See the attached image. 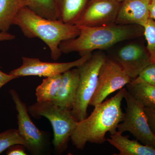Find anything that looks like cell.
<instances>
[{
    "label": "cell",
    "instance_id": "4",
    "mask_svg": "<svg viewBox=\"0 0 155 155\" xmlns=\"http://www.w3.org/2000/svg\"><path fill=\"white\" fill-rule=\"evenodd\" d=\"M28 110L33 117L44 116L49 120L54 131L53 143L55 149L58 152L65 151L78 122L72 110L61 107L52 102L38 101L29 106Z\"/></svg>",
    "mask_w": 155,
    "mask_h": 155
},
{
    "label": "cell",
    "instance_id": "21",
    "mask_svg": "<svg viewBox=\"0 0 155 155\" xmlns=\"http://www.w3.org/2000/svg\"><path fill=\"white\" fill-rule=\"evenodd\" d=\"M143 28V34L147 42V48L153 62L155 60V21L149 18Z\"/></svg>",
    "mask_w": 155,
    "mask_h": 155
},
{
    "label": "cell",
    "instance_id": "19",
    "mask_svg": "<svg viewBox=\"0 0 155 155\" xmlns=\"http://www.w3.org/2000/svg\"><path fill=\"white\" fill-rule=\"evenodd\" d=\"M28 8L46 19L58 20V15L52 0H25Z\"/></svg>",
    "mask_w": 155,
    "mask_h": 155
},
{
    "label": "cell",
    "instance_id": "1",
    "mask_svg": "<svg viewBox=\"0 0 155 155\" xmlns=\"http://www.w3.org/2000/svg\"><path fill=\"white\" fill-rule=\"evenodd\" d=\"M125 87L119 90L110 99L94 106L91 114L77 122L70 140L78 149L83 150L88 142L103 144L108 132L114 134L122 122L124 113L121 105Z\"/></svg>",
    "mask_w": 155,
    "mask_h": 155
},
{
    "label": "cell",
    "instance_id": "12",
    "mask_svg": "<svg viewBox=\"0 0 155 155\" xmlns=\"http://www.w3.org/2000/svg\"><path fill=\"white\" fill-rule=\"evenodd\" d=\"M150 0H124L120 4L116 24L144 27L149 19Z\"/></svg>",
    "mask_w": 155,
    "mask_h": 155
},
{
    "label": "cell",
    "instance_id": "18",
    "mask_svg": "<svg viewBox=\"0 0 155 155\" xmlns=\"http://www.w3.org/2000/svg\"><path fill=\"white\" fill-rule=\"evenodd\" d=\"M126 88L145 107L155 111V86L145 83H129Z\"/></svg>",
    "mask_w": 155,
    "mask_h": 155
},
{
    "label": "cell",
    "instance_id": "16",
    "mask_svg": "<svg viewBox=\"0 0 155 155\" xmlns=\"http://www.w3.org/2000/svg\"><path fill=\"white\" fill-rule=\"evenodd\" d=\"M27 6L25 0H0V31L8 32L18 12Z\"/></svg>",
    "mask_w": 155,
    "mask_h": 155
},
{
    "label": "cell",
    "instance_id": "24",
    "mask_svg": "<svg viewBox=\"0 0 155 155\" xmlns=\"http://www.w3.org/2000/svg\"><path fill=\"white\" fill-rule=\"evenodd\" d=\"M25 147L23 145L15 144L8 149L6 154L8 155H26Z\"/></svg>",
    "mask_w": 155,
    "mask_h": 155
},
{
    "label": "cell",
    "instance_id": "14",
    "mask_svg": "<svg viewBox=\"0 0 155 155\" xmlns=\"http://www.w3.org/2000/svg\"><path fill=\"white\" fill-rule=\"evenodd\" d=\"M107 140L119 150L117 155H155V149L141 144L137 140L129 139L117 130Z\"/></svg>",
    "mask_w": 155,
    "mask_h": 155
},
{
    "label": "cell",
    "instance_id": "7",
    "mask_svg": "<svg viewBox=\"0 0 155 155\" xmlns=\"http://www.w3.org/2000/svg\"><path fill=\"white\" fill-rule=\"evenodd\" d=\"M131 81L119 64L106 57L100 68L96 89L89 105L94 107L102 103L110 94L123 88Z\"/></svg>",
    "mask_w": 155,
    "mask_h": 155
},
{
    "label": "cell",
    "instance_id": "9",
    "mask_svg": "<svg viewBox=\"0 0 155 155\" xmlns=\"http://www.w3.org/2000/svg\"><path fill=\"white\" fill-rule=\"evenodd\" d=\"M92 53L81 57L78 60L67 63L43 62L38 58L22 57V64L9 74L17 78L23 76H38L48 77L62 74L70 69L78 67L91 57Z\"/></svg>",
    "mask_w": 155,
    "mask_h": 155
},
{
    "label": "cell",
    "instance_id": "10",
    "mask_svg": "<svg viewBox=\"0 0 155 155\" xmlns=\"http://www.w3.org/2000/svg\"><path fill=\"white\" fill-rule=\"evenodd\" d=\"M120 4L116 0H89L75 25L97 27L116 24Z\"/></svg>",
    "mask_w": 155,
    "mask_h": 155
},
{
    "label": "cell",
    "instance_id": "25",
    "mask_svg": "<svg viewBox=\"0 0 155 155\" xmlns=\"http://www.w3.org/2000/svg\"><path fill=\"white\" fill-rule=\"evenodd\" d=\"M16 78H17L16 76L10 74H6L0 70V89L8 82Z\"/></svg>",
    "mask_w": 155,
    "mask_h": 155
},
{
    "label": "cell",
    "instance_id": "22",
    "mask_svg": "<svg viewBox=\"0 0 155 155\" xmlns=\"http://www.w3.org/2000/svg\"><path fill=\"white\" fill-rule=\"evenodd\" d=\"M140 83L148 84L155 86V63L147 66L137 77L131 80L130 83L135 84Z\"/></svg>",
    "mask_w": 155,
    "mask_h": 155
},
{
    "label": "cell",
    "instance_id": "29",
    "mask_svg": "<svg viewBox=\"0 0 155 155\" xmlns=\"http://www.w3.org/2000/svg\"><path fill=\"white\" fill-rule=\"evenodd\" d=\"M153 62V63H155V60H154Z\"/></svg>",
    "mask_w": 155,
    "mask_h": 155
},
{
    "label": "cell",
    "instance_id": "2",
    "mask_svg": "<svg viewBox=\"0 0 155 155\" xmlns=\"http://www.w3.org/2000/svg\"><path fill=\"white\" fill-rule=\"evenodd\" d=\"M77 26L80 30L78 36L62 42L59 46L62 53L77 52L82 57L94 50L107 49L118 43L139 37L144 33L143 27L136 25Z\"/></svg>",
    "mask_w": 155,
    "mask_h": 155
},
{
    "label": "cell",
    "instance_id": "27",
    "mask_svg": "<svg viewBox=\"0 0 155 155\" xmlns=\"http://www.w3.org/2000/svg\"><path fill=\"white\" fill-rule=\"evenodd\" d=\"M149 18L155 21V0H150L149 6Z\"/></svg>",
    "mask_w": 155,
    "mask_h": 155
},
{
    "label": "cell",
    "instance_id": "13",
    "mask_svg": "<svg viewBox=\"0 0 155 155\" xmlns=\"http://www.w3.org/2000/svg\"><path fill=\"white\" fill-rule=\"evenodd\" d=\"M79 79L77 67L62 74L61 86L52 102L61 107L72 110L77 94Z\"/></svg>",
    "mask_w": 155,
    "mask_h": 155
},
{
    "label": "cell",
    "instance_id": "5",
    "mask_svg": "<svg viewBox=\"0 0 155 155\" xmlns=\"http://www.w3.org/2000/svg\"><path fill=\"white\" fill-rule=\"evenodd\" d=\"M106 57L101 52L92 54L89 59L77 67L79 83L72 113L78 122L87 116V107L96 89L99 72Z\"/></svg>",
    "mask_w": 155,
    "mask_h": 155
},
{
    "label": "cell",
    "instance_id": "26",
    "mask_svg": "<svg viewBox=\"0 0 155 155\" xmlns=\"http://www.w3.org/2000/svg\"><path fill=\"white\" fill-rule=\"evenodd\" d=\"M16 38L14 35L11 34L8 32L1 31L0 32V41H11L14 40Z\"/></svg>",
    "mask_w": 155,
    "mask_h": 155
},
{
    "label": "cell",
    "instance_id": "17",
    "mask_svg": "<svg viewBox=\"0 0 155 155\" xmlns=\"http://www.w3.org/2000/svg\"><path fill=\"white\" fill-rule=\"evenodd\" d=\"M62 74L46 77L36 89L37 101L40 102H52L57 96L62 82Z\"/></svg>",
    "mask_w": 155,
    "mask_h": 155
},
{
    "label": "cell",
    "instance_id": "23",
    "mask_svg": "<svg viewBox=\"0 0 155 155\" xmlns=\"http://www.w3.org/2000/svg\"><path fill=\"white\" fill-rule=\"evenodd\" d=\"M148 123L150 130L155 137V111L149 108L145 107Z\"/></svg>",
    "mask_w": 155,
    "mask_h": 155
},
{
    "label": "cell",
    "instance_id": "8",
    "mask_svg": "<svg viewBox=\"0 0 155 155\" xmlns=\"http://www.w3.org/2000/svg\"><path fill=\"white\" fill-rule=\"evenodd\" d=\"M10 93L18 113L17 130L19 135L26 143L25 148L33 154H39L45 145L44 134L34 124L28 114V108L21 101L16 91L12 89Z\"/></svg>",
    "mask_w": 155,
    "mask_h": 155
},
{
    "label": "cell",
    "instance_id": "20",
    "mask_svg": "<svg viewBox=\"0 0 155 155\" xmlns=\"http://www.w3.org/2000/svg\"><path fill=\"white\" fill-rule=\"evenodd\" d=\"M15 144L26 146V143L17 129H10L0 133V154Z\"/></svg>",
    "mask_w": 155,
    "mask_h": 155
},
{
    "label": "cell",
    "instance_id": "3",
    "mask_svg": "<svg viewBox=\"0 0 155 155\" xmlns=\"http://www.w3.org/2000/svg\"><path fill=\"white\" fill-rule=\"evenodd\" d=\"M13 25L18 26L26 37L37 38L42 41L49 48L51 58L54 61L58 60L62 55L59 48L61 43L75 38L80 33L77 25L44 18L27 7L19 11Z\"/></svg>",
    "mask_w": 155,
    "mask_h": 155
},
{
    "label": "cell",
    "instance_id": "11",
    "mask_svg": "<svg viewBox=\"0 0 155 155\" xmlns=\"http://www.w3.org/2000/svg\"><path fill=\"white\" fill-rule=\"evenodd\" d=\"M110 58L124 69L131 80L137 77L147 66L153 63L147 48L137 43L125 45Z\"/></svg>",
    "mask_w": 155,
    "mask_h": 155
},
{
    "label": "cell",
    "instance_id": "6",
    "mask_svg": "<svg viewBox=\"0 0 155 155\" xmlns=\"http://www.w3.org/2000/svg\"><path fill=\"white\" fill-rule=\"evenodd\" d=\"M124 98L126 103L125 112L117 131L122 134L128 131L142 144L155 149V137L148 123L144 106L126 88Z\"/></svg>",
    "mask_w": 155,
    "mask_h": 155
},
{
    "label": "cell",
    "instance_id": "28",
    "mask_svg": "<svg viewBox=\"0 0 155 155\" xmlns=\"http://www.w3.org/2000/svg\"><path fill=\"white\" fill-rule=\"evenodd\" d=\"M116 1H118V2H122V1H124V0H116Z\"/></svg>",
    "mask_w": 155,
    "mask_h": 155
},
{
    "label": "cell",
    "instance_id": "15",
    "mask_svg": "<svg viewBox=\"0 0 155 155\" xmlns=\"http://www.w3.org/2000/svg\"><path fill=\"white\" fill-rule=\"evenodd\" d=\"M88 1L52 0L57 11L58 20L75 25Z\"/></svg>",
    "mask_w": 155,
    "mask_h": 155
}]
</instances>
